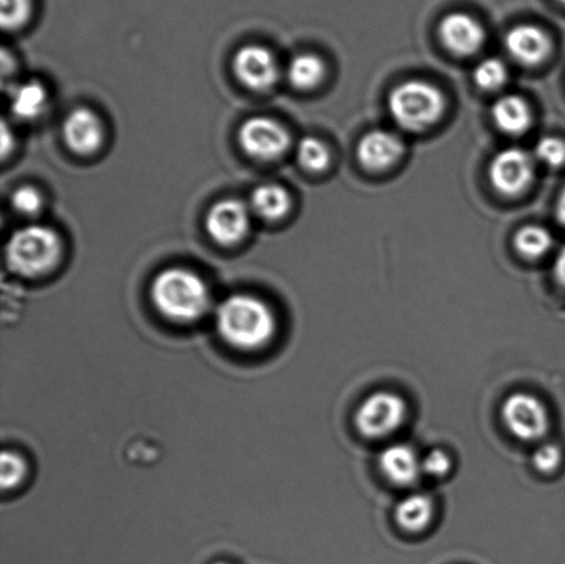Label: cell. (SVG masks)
<instances>
[{
  "mask_svg": "<svg viewBox=\"0 0 565 564\" xmlns=\"http://www.w3.org/2000/svg\"><path fill=\"white\" fill-rule=\"evenodd\" d=\"M215 328L225 344L254 352L268 347L278 331L273 308L252 295L225 298L215 311Z\"/></svg>",
  "mask_w": 565,
  "mask_h": 564,
  "instance_id": "obj_1",
  "label": "cell"
},
{
  "mask_svg": "<svg viewBox=\"0 0 565 564\" xmlns=\"http://www.w3.org/2000/svg\"><path fill=\"white\" fill-rule=\"evenodd\" d=\"M157 311L170 322H198L212 308V292L206 281L193 270L168 268L158 274L151 286Z\"/></svg>",
  "mask_w": 565,
  "mask_h": 564,
  "instance_id": "obj_2",
  "label": "cell"
},
{
  "mask_svg": "<svg viewBox=\"0 0 565 564\" xmlns=\"http://www.w3.org/2000/svg\"><path fill=\"white\" fill-rule=\"evenodd\" d=\"M63 256V241L46 225H26L10 236L6 262L10 270L24 278L49 274Z\"/></svg>",
  "mask_w": 565,
  "mask_h": 564,
  "instance_id": "obj_3",
  "label": "cell"
},
{
  "mask_svg": "<svg viewBox=\"0 0 565 564\" xmlns=\"http://www.w3.org/2000/svg\"><path fill=\"white\" fill-rule=\"evenodd\" d=\"M387 108L393 120L403 129L420 131L441 118L446 98L439 88L428 82L407 81L390 93Z\"/></svg>",
  "mask_w": 565,
  "mask_h": 564,
  "instance_id": "obj_4",
  "label": "cell"
},
{
  "mask_svg": "<svg viewBox=\"0 0 565 564\" xmlns=\"http://www.w3.org/2000/svg\"><path fill=\"white\" fill-rule=\"evenodd\" d=\"M409 417V406L395 391L373 392L354 412L353 424L358 434L370 441L393 438L401 433Z\"/></svg>",
  "mask_w": 565,
  "mask_h": 564,
  "instance_id": "obj_5",
  "label": "cell"
},
{
  "mask_svg": "<svg viewBox=\"0 0 565 564\" xmlns=\"http://www.w3.org/2000/svg\"><path fill=\"white\" fill-rule=\"evenodd\" d=\"M501 418L508 433L522 444L539 445L552 429V414L544 400L530 392H513L503 401Z\"/></svg>",
  "mask_w": 565,
  "mask_h": 564,
  "instance_id": "obj_6",
  "label": "cell"
},
{
  "mask_svg": "<svg viewBox=\"0 0 565 564\" xmlns=\"http://www.w3.org/2000/svg\"><path fill=\"white\" fill-rule=\"evenodd\" d=\"M239 143L247 157L259 162H274L291 143L290 132L278 120L256 116L241 126Z\"/></svg>",
  "mask_w": 565,
  "mask_h": 564,
  "instance_id": "obj_7",
  "label": "cell"
},
{
  "mask_svg": "<svg viewBox=\"0 0 565 564\" xmlns=\"http://www.w3.org/2000/svg\"><path fill=\"white\" fill-rule=\"evenodd\" d=\"M252 210L239 199H223L209 210L206 230L221 246H234L250 232Z\"/></svg>",
  "mask_w": 565,
  "mask_h": 564,
  "instance_id": "obj_8",
  "label": "cell"
},
{
  "mask_svg": "<svg viewBox=\"0 0 565 564\" xmlns=\"http://www.w3.org/2000/svg\"><path fill=\"white\" fill-rule=\"evenodd\" d=\"M534 158L522 148H507L490 164V180L498 192L514 196L527 190L534 180Z\"/></svg>",
  "mask_w": 565,
  "mask_h": 564,
  "instance_id": "obj_9",
  "label": "cell"
},
{
  "mask_svg": "<svg viewBox=\"0 0 565 564\" xmlns=\"http://www.w3.org/2000/svg\"><path fill=\"white\" fill-rule=\"evenodd\" d=\"M234 72L242 83L252 91L265 92L274 87L280 77V66L275 54L262 44H247L237 50Z\"/></svg>",
  "mask_w": 565,
  "mask_h": 564,
  "instance_id": "obj_10",
  "label": "cell"
},
{
  "mask_svg": "<svg viewBox=\"0 0 565 564\" xmlns=\"http://www.w3.org/2000/svg\"><path fill=\"white\" fill-rule=\"evenodd\" d=\"M379 468L393 488L413 489L424 478L423 455L414 446L396 441L381 451Z\"/></svg>",
  "mask_w": 565,
  "mask_h": 564,
  "instance_id": "obj_11",
  "label": "cell"
},
{
  "mask_svg": "<svg viewBox=\"0 0 565 564\" xmlns=\"http://www.w3.org/2000/svg\"><path fill=\"white\" fill-rule=\"evenodd\" d=\"M104 126L94 110L81 107L71 110L63 124L65 146L76 155H93L104 142Z\"/></svg>",
  "mask_w": 565,
  "mask_h": 564,
  "instance_id": "obj_12",
  "label": "cell"
},
{
  "mask_svg": "<svg viewBox=\"0 0 565 564\" xmlns=\"http://www.w3.org/2000/svg\"><path fill=\"white\" fill-rule=\"evenodd\" d=\"M443 44L457 55H472L483 47L486 31L472 15L451 13L443 19L439 28Z\"/></svg>",
  "mask_w": 565,
  "mask_h": 564,
  "instance_id": "obj_13",
  "label": "cell"
},
{
  "mask_svg": "<svg viewBox=\"0 0 565 564\" xmlns=\"http://www.w3.org/2000/svg\"><path fill=\"white\" fill-rule=\"evenodd\" d=\"M505 47L509 55L519 64L533 66L547 58L552 42L547 33L541 28L522 24L512 28L508 32Z\"/></svg>",
  "mask_w": 565,
  "mask_h": 564,
  "instance_id": "obj_14",
  "label": "cell"
},
{
  "mask_svg": "<svg viewBox=\"0 0 565 564\" xmlns=\"http://www.w3.org/2000/svg\"><path fill=\"white\" fill-rule=\"evenodd\" d=\"M437 513L435 497L426 491H412L397 502L395 522L404 533L420 534L428 532Z\"/></svg>",
  "mask_w": 565,
  "mask_h": 564,
  "instance_id": "obj_15",
  "label": "cell"
},
{
  "mask_svg": "<svg viewBox=\"0 0 565 564\" xmlns=\"http://www.w3.org/2000/svg\"><path fill=\"white\" fill-rule=\"evenodd\" d=\"M404 151L402 138L390 130L367 132L358 146L360 162L370 170H385L401 159Z\"/></svg>",
  "mask_w": 565,
  "mask_h": 564,
  "instance_id": "obj_16",
  "label": "cell"
},
{
  "mask_svg": "<svg viewBox=\"0 0 565 564\" xmlns=\"http://www.w3.org/2000/svg\"><path fill=\"white\" fill-rule=\"evenodd\" d=\"M491 114L498 129L509 136L523 135L533 121L529 103L514 94L498 99Z\"/></svg>",
  "mask_w": 565,
  "mask_h": 564,
  "instance_id": "obj_17",
  "label": "cell"
},
{
  "mask_svg": "<svg viewBox=\"0 0 565 564\" xmlns=\"http://www.w3.org/2000/svg\"><path fill=\"white\" fill-rule=\"evenodd\" d=\"M49 107V93L41 82L30 81L13 87L10 109L21 120H35Z\"/></svg>",
  "mask_w": 565,
  "mask_h": 564,
  "instance_id": "obj_18",
  "label": "cell"
},
{
  "mask_svg": "<svg viewBox=\"0 0 565 564\" xmlns=\"http://www.w3.org/2000/svg\"><path fill=\"white\" fill-rule=\"evenodd\" d=\"M252 213L264 221H278L290 212L291 198L279 184L258 185L248 202Z\"/></svg>",
  "mask_w": 565,
  "mask_h": 564,
  "instance_id": "obj_19",
  "label": "cell"
},
{
  "mask_svg": "<svg viewBox=\"0 0 565 564\" xmlns=\"http://www.w3.org/2000/svg\"><path fill=\"white\" fill-rule=\"evenodd\" d=\"M326 65L323 60L313 53L294 55L287 65V79L299 91H310L323 81Z\"/></svg>",
  "mask_w": 565,
  "mask_h": 564,
  "instance_id": "obj_20",
  "label": "cell"
},
{
  "mask_svg": "<svg viewBox=\"0 0 565 564\" xmlns=\"http://www.w3.org/2000/svg\"><path fill=\"white\" fill-rule=\"evenodd\" d=\"M552 246L553 236L551 232L539 225L524 226L514 236V247L525 258L544 257Z\"/></svg>",
  "mask_w": 565,
  "mask_h": 564,
  "instance_id": "obj_21",
  "label": "cell"
},
{
  "mask_svg": "<svg viewBox=\"0 0 565 564\" xmlns=\"http://www.w3.org/2000/svg\"><path fill=\"white\" fill-rule=\"evenodd\" d=\"M297 158L303 169L320 173L329 168L331 153L329 147L316 137H303L298 142Z\"/></svg>",
  "mask_w": 565,
  "mask_h": 564,
  "instance_id": "obj_22",
  "label": "cell"
},
{
  "mask_svg": "<svg viewBox=\"0 0 565 564\" xmlns=\"http://www.w3.org/2000/svg\"><path fill=\"white\" fill-rule=\"evenodd\" d=\"M565 461V453L557 441L544 440L536 445L531 462L536 472L544 477H553L562 471Z\"/></svg>",
  "mask_w": 565,
  "mask_h": 564,
  "instance_id": "obj_23",
  "label": "cell"
},
{
  "mask_svg": "<svg viewBox=\"0 0 565 564\" xmlns=\"http://www.w3.org/2000/svg\"><path fill=\"white\" fill-rule=\"evenodd\" d=\"M475 82L483 91L494 92L501 88L509 79V72L505 63L500 58H486L476 66Z\"/></svg>",
  "mask_w": 565,
  "mask_h": 564,
  "instance_id": "obj_24",
  "label": "cell"
},
{
  "mask_svg": "<svg viewBox=\"0 0 565 564\" xmlns=\"http://www.w3.org/2000/svg\"><path fill=\"white\" fill-rule=\"evenodd\" d=\"M0 21L4 31L14 32L30 21L33 3L32 0H0Z\"/></svg>",
  "mask_w": 565,
  "mask_h": 564,
  "instance_id": "obj_25",
  "label": "cell"
},
{
  "mask_svg": "<svg viewBox=\"0 0 565 564\" xmlns=\"http://www.w3.org/2000/svg\"><path fill=\"white\" fill-rule=\"evenodd\" d=\"M454 471V458L451 453L435 447L423 456L424 478L443 480L450 477Z\"/></svg>",
  "mask_w": 565,
  "mask_h": 564,
  "instance_id": "obj_26",
  "label": "cell"
},
{
  "mask_svg": "<svg viewBox=\"0 0 565 564\" xmlns=\"http://www.w3.org/2000/svg\"><path fill=\"white\" fill-rule=\"evenodd\" d=\"M10 201L15 212L24 217H36L43 209L42 193L31 185L17 188Z\"/></svg>",
  "mask_w": 565,
  "mask_h": 564,
  "instance_id": "obj_27",
  "label": "cell"
},
{
  "mask_svg": "<svg viewBox=\"0 0 565 564\" xmlns=\"http://www.w3.org/2000/svg\"><path fill=\"white\" fill-rule=\"evenodd\" d=\"M28 466L20 455L14 451H3L2 455V483L3 490L15 489L26 477Z\"/></svg>",
  "mask_w": 565,
  "mask_h": 564,
  "instance_id": "obj_28",
  "label": "cell"
},
{
  "mask_svg": "<svg viewBox=\"0 0 565 564\" xmlns=\"http://www.w3.org/2000/svg\"><path fill=\"white\" fill-rule=\"evenodd\" d=\"M534 157L547 168H561L565 163V142L556 137L541 138L536 142Z\"/></svg>",
  "mask_w": 565,
  "mask_h": 564,
  "instance_id": "obj_29",
  "label": "cell"
},
{
  "mask_svg": "<svg viewBox=\"0 0 565 564\" xmlns=\"http://www.w3.org/2000/svg\"><path fill=\"white\" fill-rule=\"evenodd\" d=\"M553 273H555L557 284L565 290V245L557 253L555 265H553Z\"/></svg>",
  "mask_w": 565,
  "mask_h": 564,
  "instance_id": "obj_30",
  "label": "cell"
},
{
  "mask_svg": "<svg viewBox=\"0 0 565 564\" xmlns=\"http://www.w3.org/2000/svg\"><path fill=\"white\" fill-rule=\"evenodd\" d=\"M556 214H557L558 223L565 225V188L562 192L561 198H558Z\"/></svg>",
  "mask_w": 565,
  "mask_h": 564,
  "instance_id": "obj_31",
  "label": "cell"
},
{
  "mask_svg": "<svg viewBox=\"0 0 565 564\" xmlns=\"http://www.w3.org/2000/svg\"><path fill=\"white\" fill-rule=\"evenodd\" d=\"M9 136H10V131L8 129H6V125L3 126V132H2V138H3V148H2V151H3V157H6V155L9 153V147L13 148V142H10L9 140Z\"/></svg>",
  "mask_w": 565,
  "mask_h": 564,
  "instance_id": "obj_32",
  "label": "cell"
},
{
  "mask_svg": "<svg viewBox=\"0 0 565 564\" xmlns=\"http://www.w3.org/2000/svg\"><path fill=\"white\" fill-rule=\"evenodd\" d=\"M558 3H562L563 6H565V0H557Z\"/></svg>",
  "mask_w": 565,
  "mask_h": 564,
  "instance_id": "obj_33",
  "label": "cell"
},
{
  "mask_svg": "<svg viewBox=\"0 0 565 564\" xmlns=\"http://www.w3.org/2000/svg\"><path fill=\"white\" fill-rule=\"evenodd\" d=\"M213 564H231V563H226V562H217V563H213Z\"/></svg>",
  "mask_w": 565,
  "mask_h": 564,
  "instance_id": "obj_34",
  "label": "cell"
}]
</instances>
